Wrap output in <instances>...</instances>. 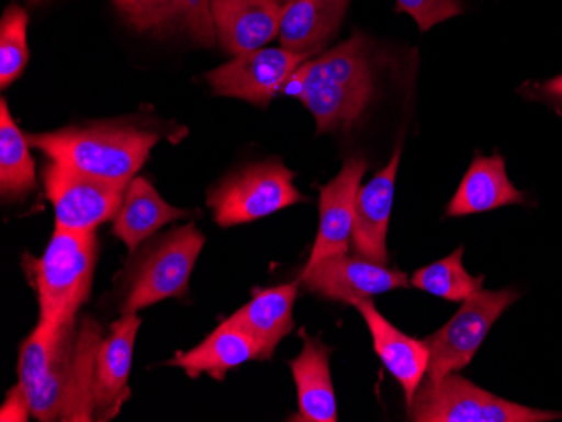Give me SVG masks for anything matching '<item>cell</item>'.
I'll return each instance as SVG.
<instances>
[{"instance_id": "obj_1", "label": "cell", "mask_w": 562, "mask_h": 422, "mask_svg": "<svg viewBox=\"0 0 562 422\" xmlns=\"http://www.w3.org/2000/svg\"><path fill=\"white\" fill-rule=\"evenodd\" d=\"M159 140L154 132L115 123L69 127L27 137L31 147L40 148L50 162L125 187L134 181L135 173Z\"/></svg>"}, {"instance_id": "obj_23", "label": "cell", "mask_w": 562, "mask_h": 422, "mask_svg": "<svg viewBox=\"0 0 562 422\" xmlns=\"http://www.w3.org/2000/svg\"><path fill=\"white\" fill-rule=\"evenodd\" d=\"M36 167L24 137L2 98L0 103V192L8 201H22L36 191Z\"/></svg>"}, {"instance_id": "obj_30", "label": "cell", "mask_w": 562, "mask_h": 422, "mask_svg": "<svg viewBox=\"0 0 562 422\" xmlns=\"http://www.w3.org/2000/svg\"><path fill=\"white\" fill-rule=\"evenodd\" d=\"M120 14L126 22L137 31L156 30L154 12H151V0H113Z\"/></svg>"}, {"instance_id": "obj_24", "label": "cell", "mask_w": 562, "mask_h": 422, "mask_svg": "<svg viewBox=\"0 0 562 422\" xmlns=\"http://www.w3.org/2000/svg\"><path fill=\"white\" fill-rule=\"evenodd\" d=\"M76 333H78V327H76V321H71L63 330L58 351H56L55 358L50 361L49 368L37 384L36 389L30 394L31 411L40 421H56L61 414L72 355H75Z\"/></svg>"}, {"instance_id": "obj_21", "label": "cell", "mask_w": 562, "mask_h": 422, "mask_svg": "<svg viewBox=\"0 0 562 422\" xmlns=\"http://www.w3.org/2000/svg\"><path fill=\"white\" fill-rule=\"evenodd\" d=\"M186 216L188 210L170 206L150 182L137 178L126 189L122 207L113 219L112 232L123 241L132 254L145 239L156 235L160 228L173 220L184 219Z\"/></svg>"}, {"instance_id": "obj_27", "label": "cell", "mask_w": 562, "mask_h": 422, "mask_svg": "<svg viewBox=\"0 0 562 422\" xmlns=\"http://www.w3.org/2000/svg\"><path fill=\"white\" fill-rule=\"evenodd\" d=\"M66 326H63L59 330H47L36 326L33 333L22 342L21 352H19L18 374L19 384L24 387L27 397L36 389L37 384L41 383L47 368H49L50 361L55 358Z\"/></svg>"}, {"instance_id": "obj_8", "label": "cell", "mask_w": 562, "mask_h": 422, "mask_svg": "<svg viewBox=\"0 0 562 422\" xmlns=\"http://www.w3.org/2000/svg\"><path fill=\"white\" fill-rule=\"evenodd\" d=\"M281 93L299 98L317 122L318 134L349 130L364 115L374 94V81H347L322 77L302 62Z\"/></svg>"}, {"instance_id": "obj_33", "label": "cell", "mask_w": 562, "mask_h": 422, "mask_svg": "<svg viewBox=\"0 0 562 422\" xmlns=\"http://www.w3.org/2000/svg\"><path fill=\"white\" fill-rule=\"evenodd\" d=\"M539 91H541L544 96L551 98V100L562 102V75L552 78V80L546 81L544 84H541Z\"/></svg>"}, {"instance_id": "obj_12", "label": "cell", "mask_w": 562, "mask_h": 422, "mask_svg": "<svg viewBox=\"0 0 562 422\" xmlns=\"http://www.w3.org/2000/svg\"><path fill=\"white\" fill-rule=\"evenodd\" d=\"M140 323L137 313L123 315L101 340L94 374V421L115 418L131 396L128 376Z\"/></svg>"}, {"instance_id": "obj_31", "label": "cell", "mask_w": 562, "mask_h": 422, "mask_svg": "<svg viewBox=\"0 0 562 422\" xmlns=\"http://www.w3.org/2000/svg\"><path fill=\"white\" fill-rule=\"evenodd\" d=\"M30 415H33L30 397L25 394L24 387L18 383L9 390L5 402L0 408V421L25 422L30 419Z\"/></svg>"}, {"instance_id": "obj_10", "label": "cell", "mask_w": 562, "mask_h": 422, "mask_svg": "<svg viewBox=\"0 0 562 422\" xmlns=\"http://www.w3.org/2000/svg\"><path fill=\"white\" fill-rule=\"evenodd\" d=\"M300 282L327 300L356 305L391 289L407 288V276L357 254H336L305 266Z\"/></svg>"}, {"instance_id": "obj_15", "label": "cell", "mask_w": 562, "mask_h": 422, "mask_svg": "<svg viewBox=\"0 0 562 422\" xmlns=\"http://www.w3.org/2000/svg\"><path fill=\"white\" fill-rule=\"evenodd\" d=\"M372 337L375 354L403 387L407 408L412 406L429 367V349L425 340L412 339L379 313L371 300L357 301Z\"/></svg>"}, {"instance_id": "obj_7", "label": "cell", "mask_w": 562, "mask_h": 422, "mask_svg": "<svg viewBox=\"0 0 562 422\" xmlns=\"http://www.w3.org/2000/svg\"><path fill=\"white\" fill-rule=\"evenodd\" d=\"M43 179L47 198L55 207L56 228L68 231L94 232L98 226L115 219L128 189L88 178L56 162L44 167Z\"/></svg>"}, {"instance_id": "obj_4", "label": "cell", "mask_w": 562, "mask_h": 422, "mask_svg": "<svg viewBox=\"0 0 562 422\" xmlns=\"http://www.w3.org/2000/svg\"><path fill=\"white\" fill-rule=\"evenodd\" d=\"M295 173L281 162L245 167L224 179L207 195L214 220L223 228L246 225L293 204L308 203L293 184Z\"/></svg>"}, {"instance_id": "obj_9", "label": "cell", "mask_w": 562, "mask_h": 422, "mask_svg": "<svg viewBox=\"0 0 562 422\" xmlns=\"http://www.w3.org/2000/svg\"><path fill=\"white\" fill-rule=\"evenodd\" d=\"M308 56L312 55L289 52L285 47H261L207 72V81L221 96L239 98L267 109Z\"/></svg>"}, {"instance_id": "obj_13", "label": "cell", "mask_w": 562, "mask_h": 422, "mask_svg": "<svg viewBox=\"0 0 562 422\" xmlns=\"http://www.w3.org/2000/svg\"><path fill=\"white\" fill-rule=\"evenodd\" d=\"M221 46L229 55L258 52L280 34L281 0H211Z\"/></svg>"}, {"instance_id": "obj_32", "label": "cell", "mask_w": 562, "mask_h": 422, "mask_svg": "<svg viewBox=\"0 0 562 422\" xmlns=\"http://www.w3.org/2000/svg\"><path fill=\"white\" fill-rule=\"evenodd\" d=\"M151 12L156 30H162L177 19L176 0H151Z\"/></svg>"}, {"instance_id": "obj_34", "label": "cell", "mask_w": 562, "mask_h": 422, "mask_svg": "<svg viewBox=\"0 0 562 422\" xmlns=\"http://www.w3.org/2000/svg\"><path fill=\"white\" fill-rule=\"evenodd\" d=\"M31 4H41L44 0H30Z\"/></svg>"}, {"instance_id": "obj_6", "label": "cell", "mask_w": 562, "mask_h": 422, "mask_svg": "<svg viewBox=\"0 0 562 422\" xmlns=\"http://www.w3.org/2000/svg\"><path fill=\"white\" fill-rule=\"evenodd\" d=\"M519 298L514 288L479 289L463 301L447 326L426 337L429 349L428 379L437 380L467 367L475 357L495 321Z\"/></svg>"}, {"instance_id": "obj_16", "label": "cell", "mask_w": 562, "mask_h": 422, "mask_svg": "<svg viewBox=\"0 0 562 422\" xmlns=\"http://www.w3.org/2000/svg\"><path fill=\"white\" fill-rule=\"evenodd\" d=\"M303 349L295 361L290 362L299 396V412L293 421L337 422V399L330 376V346L321 339L300 332Z\"/></svg>"}, {"instance_id": "obj_18", "label": "cell", "mask_w": 562, "mask_h": 422, "mask_svg": "<svg viewBox=\"0 0 562 422\" xmlns=\"http://www.w3.org/2000/svg\"><path fill=\"white\" fill-rule=\"evenodd\" d=\"M526 203V195L508 179L501 156H476L457 194L447 207L448 217L472 216L498 207Z\"/></svg>"}, {"instance_id": "obj_22", "label": "cell", "mask_w": 562, "mask_h": 422, "mask_svg": "<svg viewBox=\"0 0 562 422\" xmlns=\"http://www.w3.org/2000/svg\"><path fill=\"white\" fill-rule=\"evenodd\" d=\"M105 333L94 318L85 317L76 333L75 355L59 421H94L97 355Z\"/></svg>"}, {"instance_id": "obj_3", "label": "cell", "mask_w": 562, "mask_h": 422, "mask_svg": "<svg viewBox=\"0 0 562 422\" xmlns=\"http://www.w3.org/2000/svg\"><path fill=\"white\" fill-rule=\"evenodd\" d=\"M409 418L416 422H548L562 419V412L505 401L451 372L441 379L423 380Z\"/></svg>"}, {"instance_id": "obj_19", "label": "cell", "mask_w": 562, "mask_h": 422, "mask_svg": "<svg viewBox=\"0 0 562 422\" xmlns=\"http://www.w3.org/2000/svg\"><path fill=\"white\" fill-rule=\"evenodd\" d=\"M349 4L350 0H289L281 15V47L317 55L336 36Z\"/></svg>"}, {"instance_id": "obj_25", "label": "cell", "mask_w": 562, "mask_h": 422, "mask_svg": "<svg viewBox=\"0 0 562 422\" xmlns=\"http://www.w3.org/2000/svg\"><path fill=\"white\" fill-rule=\"evenodd\" d=\"M463 248L445 260L415 271L412 285L429 295L448 301H465L473 293L482 289L483 276H472L463 267Z\"/></svg>"}, {"instance_id": "obj_2", "label": "cell", "mask_w": 562, "mask_h": 422, "mask_svg": "<svg viewBox=\"0 0 562 422\" xmlns=\"http://www.w3.org/2000/svg\"><path fill=\"white\" fill-rule=\"evenodd\" d=\"M97 256L94 232L55 228L43 256L27 264L40 304L37 326L59 330L76 321L90 296Z\"/></svg>"}, {"instance_id": "obj_29", "label": "cell", "mask_w": 562, "mask_h": 422, "mask_svg": "<svg viewBox=\"0 0 562 422\" xmlns=\"http://www.w3.org/2000/svg\"><path fill=\"white\" fill-rule=\"evenodd\" d=\"M396 2L397 11L412 15L422 31L431 30L440 22L463 12L460 0H396Z\"/></svg>"}, {"instance_id": "obj_28", "label": "cell", "mask_w": 562, "mask_h": 422, "mask_svg": "<svg viewBox=\"0 0 562 422\" xmlns=\"http://www.w3.org/2000/svg\"><path fill=\"white\" fill-rule=\"evenodd\" d=\"M177 19H181L192 39L201 46H214L213 2L211 0H176Z\"/></svg>"}, {"instance_id": "obj_14", "label": "cell", "mask_w": 562, "mask_h": 422, "mask_svg": "<svg viewBox=\"0 0 562 422\" xmlns=\"http://www.w3.org/2000/svg\"><path fill=\"white\" fill-rule=\"evenodd\" d=\"M401 160V144L381 172L359 189L353 216L352 246L359 256L387 264L386 236L394 201V182Z\"/></svg>"}, {"instance_id": "obj_17", "label": "cell", "mask_w": 562, "mask_h": 422, "mask_svg": "<svg viewBox=\"0 0 562 422\" xmlns=\"http://www.w3.org/2000/svg\"><path fill=\"white\" fill-rule=\"evenodd\" d=\"M249 361H261L260 346L229 317L204 342L177 354L169 364L181 367L191 379L210 374L223 380L227 372Z\"/></svg>"}, {"instance_id": "obj_5", "label": "cell", "mask_w": 562, "mask_h": 422, "mask_svg": "<svg viewBox=\"0 0 562 422\" xmlns=\"http://www.w3.org/2000/svg\"><path fill=\"white\" fill-rule=\"evenodd\" d=\"M204 242L206 238L194 225L173 229L154 242L132 271L123 315L137 313L167 298H182Z\"/></svg>"}, {"instance_id": "obj_20", "label": "cell", "mask_w": 562, "mask_h": 422, "mask_svg": "<svg viewBox=\"0 0 562 422\" xmlns=\"http://www.w3.org/2000/svg\"><path fill=\"white\" fill-rule=\"evenodd\" d=\"M296 289V283H289L258 292L248 305L239 308L232 317L258 343L261 361L270 358L278 343L293 332Z\"/></svg>"}, {"instance_id": "obj_26", "label": "cell", "mask_w": 562, "mask_h": 422, "mask_svg": "<svg viewBox=\"0 0 562 422\" xmlns=\"http://www.w3.org/2000/svg\"><path fill=\"white\" fill-rule=\"evenodd\" d=\"M30 61L27 14L19 5H9L0 21V87L14 83Z\"/></svg>"}, {"instance_id": "obj_11", "label": "cell", "mask_w": 562, "mask_h": 422, "mask_svg": "<svg viewBox=\"0 0 562 422\" xmlns=\"http://www.w3.org/2000/svg\"><path fill=\"white\" fill-rule=\"evenodd\" d=\"M368 160L353 156L344 162L337 178L321 189L318 204V235L306 266L318 263L324 258L346 254L352 244L353 216H356L357 192L368 172Z\"/></svg>"}]
</instances>
